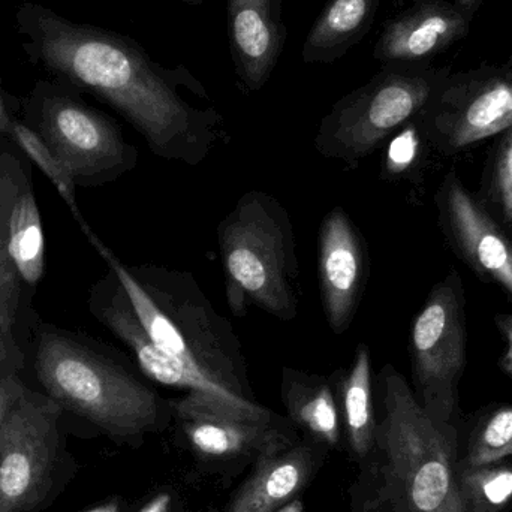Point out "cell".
Returning a JSON list of instances; mask_svg holds the SVG:
<instances>
[{
	"label": "cell",
	"instance_id": "d6a6232c",
	"mask_svg": "<svg viewBox=\"0 0 512 512\" xmlns=\"http://www.w3.org/2000/svg\"><path fill=\"white\" fill-rule=\"evenodd\" d=\"M93 512H116V507H114V505H108V507L99 508V510Z\"/></svg>",
	"mask_w": 512,
	"mask_h": 512
},
{
	"label": "cell",
	"instance_id": "8992f818",
	"mask_svg": "<svg viewBox=\"0 0 512 512\" xmlns=\"http://www.w3.org/2000/svg\"><path fill=\"white\" fill-rule=\"evenodd\" d=\"M23 119L65 165L75 185H110L138 165V150L120 126L56 80H41L21 102Z\"/></svg>",
	"mask_w": 512,
	"mask_h": 512
},
{
	"label": "cell",
	"instance_id": "603a6c76",
	"mask_svg": "<svg viewBox=\"0 0 512 512\" xmlns=\"http://www.w3.org/2000/svg\"><path fill=\"white\" fill-rule=\"evenodd\" d=\"M6 138L24 153L26 159L36 165L50 180L51 185L56 188L57 194L65 201L66 206L71 210L75 222L81 224L86 221L80 207L77 203V185L72 180L71 174L66 170L65 165L59 161L53 150L48 147V144L42 140L38 132L33 131L24 120L17 119L12 116L8 128H6Z\"/></svg>",
	"mask_w": 512,
	"mask_h": 512
},
{
	"label": "cell",
	"instance_id": "f1b7e54d",
	"mask_svg": "<svg viewBox=\"0 0 512 512\" xmlns=\"http://www.w3.org/2000/svg\"><path fill=\"white\" fill-rule=\"evenodd\" d=\"M170 505L171 496L168 493H161V495L153 498L140 512H168L170 511Z\"/></svg>",
	"mask_w": 512,
	"mask_h": 512
},
{
	"label": "cell",
	"instance_id": "7402d4cb",
	"mask_svg": "<svg viewBox=\"0 0 512 512\" xmlns=\"http://www.w3.org/2000/svg\"><path fill=\"white\" fill-rule=\"evenodd\" d=\"M456 475L466 512H507L512 507V459L480 466L457 460Z\"/></svg>",
	"mask_w": 512,
	"mask_h": 512
},
{
	"label": "cell",
	"instance_id": "83f0119b",
	"mask_svg": "<svg viewBox=\"0 0 512 512\" xmlns=\"http://www.w3.org/2000/svg\"><path fill=\"white\" fill-rule=\"evenodd\" d=\"M496 322H498L499 330L505 334L508 342V351L501 360V369L512 378V315L496 316Z\"/></svg>",
	"mask_w": 512,
	"mask_h": 512
},
{
	"label": "cell",
	"instance_id": "30bf717a",
	"mask_svg": "<svg viewBox=\"0 0 512 512\" xmlns=\"http://www.w3.org/2000/svg\"><path fill=\"white\" fill-rule=\"evenodd\" d=\"M189 445L207 459H233L249 451L273 450L289 444L270 409L237 408L198 391L171 402Z\"/></svg>",
	"mask_w": 512,
	"mask_h": 512
},
{
	"label": "cell",
	"instance_id": "52a82bcc",
	"mask_svg": "<svg viewBox=\"0 0 512 512\" xmlns=\"http://www.w3.org/2000/svg\"><path fill=\"white\" fill-rule=\"evenodd\" d=\"M65 411L26 385L0 427V512L47 510L74 475Z\"/></svg>",
	"mask_w": 512,
	"mask_h": 512
},
{
	"label": "cell",
	"instance_id": "2e32d148",
	"mask_svg": "<svg viewBox=\"0 0 512 512\" xmlns=\"http://www.w3.org/2000/svg\"><path fill=\"white\" fill-rule=\"evenodd\" d=\"M288 444L259 454L258 465L228 512H277L306 486L313 456L306 447L285 451Z\"/></svg>",
	"mask_w": 512,
	"mask_h": 512
},
{
	"label": "cell",
	"instance_id": "ac0fdd59",
	"mask_svg": "<svg viewBox=\"0 0 512 512\" xmlns=\"http://www.w3.org/2000/svg\"><path fill=\"white\" fill-rule=\"evenodd\" d=\"M382 0H330L304 39L301 59L307 65L333 63L360 44Z\"/></svg>",
	"mask_w": 512,
	"mask_h": 512
},
{
	"label": "cell",
	"instance_id": "44dd1931",
	"mask_svg": "<svg viewBox=\"0 0 512 512\" xmlns=\"http://www.w3.org/2000/svg\"><path fill=\"white\" fill-rule=\"evenodd\" d=\"M454 149L471 146L512 128V83L496 78L480 87L459 110L442 120Z\"/></svg>",
	"mask_w": 512,
	"mask_h": 512
},
{
	"label": "cell",
	"instance_id": "9a60e30c",
	"mask_svg": "<svg viewBox=\"0 0 512 512\" xmlns=\"http://www.w3.org/2000/svg\"><path fill=\"white\" fill-rule=\"evenodd\" d=\"M468 33V21L439 0H420L387 21L375 45V59L384 66H405L429 59Z\"/></svg>",
	"mask_w": 512,
	"mask_h": 512
},
{
	"label": "cell",
	"instance_id": "cb8c5ba5",
	"mask_svg": "<svg viewBox=\"0 0 512 512\" xmlns=\"http://www.w3.org/2000/svg\"><path fill=\"white\" fill-rule=\"evenodd\" d=\"M512 459V405H502L480 418L459 462L469 466L489 465Z\"/></svg>",
	"mask_w": 512,
	"mask_h": 512
},
{
	"label": "cell",
	"instance_id": "484cf974",
	"mask_svg": "<svg viewBox=\"0 0 512 512\" xmlns=\"http://www.w3.org/2000/svg\"><path fill=\"white\" fill-rule=\"evenodd\" d=\"M496 186L499 201L504 209L505 219L512 222V128L508 129L507 137L502 141L496 162Z\"/></svg>",
	"mask_w": 512,
	"mask_h": 512
},
{
	"label": "cell",
	"instance_id": "9c48e42d",
	"mask_svg": "<svg viewBox=\"0 0 512 512\" xmlns=\"http://www.w3.org/2000/svg\"><path fill=\"white\" fill-rule=\"evenodd\" d=\"M457 273L430 292L411 330L415 397L436 426L459 430V384L466 367L463 294Z\"/></svg>",
	"mask_w": 512,
	"mask_h": 512
},
{
	"label": "cell",
	"instance_id": "ffe728a7",
	"mask_svg": "<svg viewBox=\"0 0 512 512\" xmlns=\"http://www.w3.org/2000/svg\"><path fill=\"white\" fill-rule=\"evenodd\" d=\"M342 409L349 447L358 459H366L376 447L375 405H373L372 360L369 346L360 343L348 370L330 378Z\"/></svg>",
	"mask_w": 512,
	"mask_h": 512
},
{
	"label": "cell",
	"instance_id": "8fae6325",
	"mask_svg": "<svg viewBox=\"0 0 512 512\" xmlns=\"http://www.w3.org/2000/svg\"><path fill=\"white\" fill-rule=\"evenodd\" d=\"M369 271V251L360 228L343 207H334L319 227L318 280L325 319L337 336L354 322Z\"/></svg>",
	"mask_w": 512,
	"mask_h": 512
},
{
	"label": "cell",
	"instance_id": "7c38bea8",
	"mask_svg": "<svg viewBox=\"0 0 512 512\" xmlns=\"http://www.w3.org/2000/svg\"><path fill=\"white\" fill-rule=\"evenodd\" d=\"M89 310L96 321L131 351L144 378L177 390L198 391L197 382L188 370L153 342L128 292L111 268L90 289Z\"/></svg>",
	"mask_w": 512,
	"mask_h": 512
},
{
	"label": "cell",
	"instance_id": "d4e9b609",
	"mask_svg": "<svg viewBox=\"0 0 512 512\" xmlns=\"http://www.w3.org/2000/svg\"><path fill=\"white\" fill-rule=\"evenodd\" d=\"M418 141L414 129L406 128L391 140L384 158V174L400 176L405 173L417 155Z\"/></svg>",
	"mask_w": 512,
	"mask_h": 512
},
{
	"label": "cell",
	"instance_id": "836d02e7",
	"mask_svg": "<svg viewBox=\"0 0 512 512\" xmlns=\"http://www.w3.org/2000/svg\"><path fill=\"white\" fill-rule=\"evenodd\" d=\"M186 2L198 3L201 2V0H186Z\"/></svg>",
	"mask_w": 512,
	"mask_h": 512
},
{
	"label": "cell",
	"instance_id": "e0dca14e",
	"mask_svg": "<svg viewBox=\"0 0 512 512\" xmlns=\"http://www.w3.org/2000/svg\"><path fill=\"white\" fill-rule=\"evenodd\" d=\"M9 261L29 291L35 292L45 273V236L29 161L23 159L12 195L6 237Z\"/></svg>",
	"mask_w": 512,
	"mask_h": 512
},
{
	"label": "cell",
	"instance_id": "6da1fadb",
	"mask_svg": "<svg viewBox=\"0 0 512 512\" xmlns=\"http://www.w3.org/2000/svg\"><path fill=\"white\" fill-rule=\"evenodd\" d=\"M15 20L33 65L110 105L158 158L197 167L228 140L224 116L185 66L168 68L128 36L68 20L38 3H23Z\"/></svg>",
	"mask_w": 512,
	"mask_h": 512
},
{
	"label": "cell",
	"instance_id": "5bb4252c",
	"mask_svg": "<svg viewBox=\"0 0 512 512\" xmlns=\"http://www.w3.org/2000/svg\"><path fill=\"white\" fill-rule=\"evenodd\" d=\"M444 218L457 248L474 270L512 295V243L454 174L442 192Z\"/></svg>",
	"mask_w": 512,
	"mask_h": 512
},
{
	"label": "cell",
	"instance_id": "ba28073f",
	"mask_svg": "<svg viewBox=\"0 0 512 512\" xmlns=\"http://www.w3.org/2000/svg\"><path fill=\"white\" fill-rule=\"evenodd\" d=\"M430 96L432 80L426 72L384 66L325 114L315 135L316 152L355 168L420 113Z\"/></svg>",
	"mask_w": 512,
	"mask_h": 512
},
{
	"label": "cell",
	"instance_id": "5b68a950",
	"mask_svg": "<svg viewBox=\"0 0 512 512\" xmlns=\"http://www.w3.org/2000/svg\"><path fill=\"white\" fill-rule=\"evenodd\" d=\"M231 310L248 303L282 321L298 313L297 240L285 207L273 195L246 192L218 227Z\"/></svg>",
	"mask_w": 512,
	"mask_h": 512
},
{
	"label": "cell",
	"instance_id": "277c9868",
	"mask_svg": "<svg viewBox=\"0 0 512 512\" xmlns=\"http://www.w3.org/2000/svg\"><path fill=\"white\" fill-rule=\"evenodd\" d=\"M378 384L376 447L394 512H466L456 475L459 430L436 426L393 364L382 367Z\"/></svg>",
	"mask_w": 512,
	"mask_h": 512
},
{
	"label": "cell",
	"instance_id": "4fadbf2b",
	"mask_svg": "<svg viewBox=\"0 0 512 512\" xmlns=\"http://www.w3.org/2000/svg\"><path fill=\"white\" fill-rule=\"evenodd\" d=\"M228 38L237 77L248 92L270 80L286 39L283 0H228Z\"/></svg>",
	"mask_w": 512,
	"mask_h": 512
},
{
	"label": "cell",
	"instance_id": "d6986e66",
	"mask_svg": "<svg viewBox=\"0 0 512 512\" xmlns=\"http://www.w3.org/2000/svg\"><path fill=\"white\" fill-rule=\"evenodd\" d=\"M282 399L289 417L315 441L334 447L340 436V411L330 379L283 367Z\"/></svg>",
	"mask_w": 512,
	"mask_h": 512
},
{
	"label": "cell",
	"instance_id": "1f68e13d",
	"mask_svg": "<svg viewBox=\"0 0 512 512\" xmlns=\"http://www.w3.org/2000/svg\"><path fill=\"white\" fill-rule=\"evenodd\" d=\"M303 504H301L298 499H292L289 504H286L285 507L280 508L277 512H303Z\"/></svg>",
	"mask_w": 512,
	"mask_h": 512
},
{
	"label": "cell",
	"instance_id": "f546056e",
	"mask_svg": "<svg viewBox=\"0 0 512 512\" xmlns=\"http://www.w3.org/2000/svg\"><path fill=\"white\" fill-rule=\"evenodd\" d=\"M11 117L12 114L9 113L5 99H3L2 90H0V146H2V141L6 138V128H8L9 122H11Z\"/></svg>",
	"mask_w": 512,
	"mask_h": 512
},
{
	"label": "cell",
	"instance_id": "4dcf8cb0",
	"mask_svg": "<svg viewBox=\"0 0 512 512\" xmlns=\"http://www.w3.org/2000/svg\"><path fill=\"white\" fill-rule=\"evenodd\" d=\"M406 0H394V5L400 6L405 3ZM462 8L465 9H475L478 5H480L481 0H456Z\"/></svg>",
	"mask_w": 512,
	"mask_h": 512
},
{
	"label": "cell",
	"instance_id": "3957f363",
	"mask_svg": "<svg viewBox=\"0 0 512 512\" xmlns=\"http://www.w3.org/2000/svg\"><path fill=\"white\" fill-rule=\"evenodd\" d=\"M27 357L42 393L113 441H138L173 417L128 357L86 334L38 319Z\"/></svg>",
	"mask_w": 512,
	"mask_h": 512
},
{
	"label": "cell",
	"instance_id": "4316f807",
	"mask_svg": "<svg viewBox=\"0 0 512 512\" xmlns=\"http://www.w3.org/2000/svg\"><path fill=\"white\" fill-rule=\"evenodd\" d=\"M24 369L26 364L21 363L5 364L0 367V427H2L3 418L26 388L27 384L23 379Z\"/></svg>",
	"mask_w": 512,
	"mask_h": 512
},
{
	"label": "cell",
	"instance_id": "7a4b0ae2",
	"mask_svg": "<svg viewBox=\"0 0 512 512\" xmlns=\"http://www.w3.org/2000/svg\"><path fill=\"white\" fill-rule=\"evenodd\" d=\"M78 225L119 277L153 342L188 370L198 393L249 411L264 408L252 397L233 324L216 312L194 274L165 265L125 264L86 221Z\"/></svg>",
	"mask_w": 512,
	"mask_h": 512
}]
</instances>
